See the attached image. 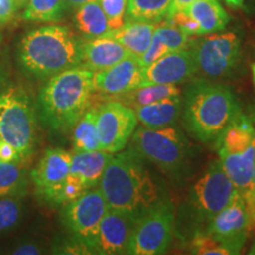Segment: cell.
Instances as JSON below:
<instances>
[{
	"label": "cell",
	"mask_w": 255,
	"mask_h": 255,
	"mask_svg": "<svg viewBox=\"0 0 255 255\" xmlns=\"http://www.w3.org/2000/svg\"><path fill=\"white\" fill-rule=\"evenodd\" d=\"M219 163L244 195L250 190L255 159V127L251 119L240 114L219 136Z\"/></svg>",
	"instance_id": "5b68a950"
},
{
	"label": "cell",
	"mask_w": 255,
	"mask_h": 255,
	"mask_svg": "<svg viewBox=\"0 0 255 255\" xmlns=\"http://www.w3.org/2000/svg\"><path fill=\"white\" fill-rule=\"evenodd\" d=\"M156 24L128 19L122 27L110 31L107 36L117 40L130 56L139 58L150 45Z\"/></svg>",
	"instance_id": "ffe728a7"
},
{
	"label": "cell",
	"mask_w": 255,
	"mask_h": 255,
	"mask_svg": "<svg viewBox=\"0 0 255 255\" xmlns=\"http://www.w3.org/2000/svg\"><path fill=\"white\" fill-rule=\"evenodd\" d=\"M113 154L104 150L75 152L71 157L70 174L81 180L87 189L97 187Z\"/></svg>",
	"instance_id": "d6986e66"
},
{
	"label": "cell",
	"mask_w": 255,
	"mask_h": 255,
	"mask_svg": "<svg viewBox=\"0 0 255 255\" xmlns=\"http://www.w3.org/2000/svg\"><path fill=\"white\" fill-rule=\"evenodd\" d=\"M107 15L110 31L122 27L128 20V0H98Z\"/></svg>",
	"instance_id": "d6a6232c"
},
{
	"label": "cell",
	"mask_w": 255,
	"mask_h": 255,
	"mask_svg": "<svg viewBox=\"0 0 255 255\" xmlns=\"http://www.w3.org/2000/svg\"><path fill=\"white\" fill-rule=\"evenodd\" d=\"M197 72L209 79L228 76L241 58V39L235 32H215L194 39L190 46Z\"/></svg>",
	"instance_id": "9c48e42d"
},
{
	"label": "cell",
	"mask_w": 255,
	"mask_h": 255,
	"mask_svg": "<svg viewBox=\"0 0 255 255\" xmlns=\"http://www.w3.org/2000/svg\"><path fill=\"white\" fill-rule=\"evenodd\" d=\"M36 107L23 88L9 85L0 91V139L12 145L21 159L36 145Z\"/></svg>",
	"instance_id": "8992f818"
},
{
	"label": "cell",
	"mask_w": 255,
	"mask_h": 255,
	"mask_svg": "<svg viewBox=\"0 0 255 255\" xmlns=\"http://www.w3.org/2000/svg\"><path fill=\"white\" fill-rule=\"evenodd\" d=\"M143 83V68L133 56L124 58L109 69L95 72V91L107 96H117L132 90Z\"/></svg>",
	"instance_id": "e0dca14e"
},
{
	"label": "cell",
	"mask_w": 255,
	"mask_h": 255,
	"mask_svg": "<svg viewBox=\"0 0 255 255\" xmlns=\"http://www.w3.org/2000/svg\"><path fill=\"white\" fill-rule=\"evenodd\" d=\"M28 0H13L14 5H15V8L19 9V8H23L26 6Z\"/></svg>",
	"instance_id": "ee69618b"
},
{
	"label": "cell",
	"mask_w": 255,
	"mask_h": 255,
	"mask_svg": "<svg viewBox=\"0 0 255 255\" xmlns=\"http://www.w3.org/2000/svg\"><path fill=\"white\" fill-rule=\"evenodd\" d=\"M167 21L169 24L174 25L177 28H180L181 31L188 34L190 37L201 36V30L199 24L196 23V20H194L189 14H187L184 11H177L175 13L168 15Z\"/></svg>",
	"instance_id": "836d02e7"
},
{
	"label": "cell",
	"mask_w": 255,
	"mask_h": 255,
	"mask_svg": "<svg viewBox=\"0 0 255 255\" xmlns=\"http://www.w3.org/2000/svg\"><path fill=\"white\" fill-rule=\"evenodd\" d=\"M171 0H128V19L158 24L167 18Z\"/></svg>",
	"instance_id": "4316f807"
},
{
	"label": "cell",
	"mask_w": 255,
	"mask_h": 255,
	"mask_svg": "<svg viewBox=\"0 0 255 255\" xmlns=\"http://www.w3.org/2000/svg\"><path fill=\"white\" fill-rule=\"evenodd\" d=\"M225 1L233 8H242L245 5V0H225Z\"/></svg>",
	"instance_id": "b9f144b4"
},
{
	"label": "cell",
	"mask_w": 255,
	"mask_h": 255,
	"mask_svg": "<svg viewBox=\"0 0 255 255\" xmlns=\"http://www.w3.org/2000/svg\"><path fill=\"white\" fill-rule=\"evenodd\" d=\"M108 203L100 188H91L68 205L63 206L62 221L73 237L94 252V242L101 221L108 212ZM95 254V252H94Z\"/></svg>",
	"instance_id": "8fae6325"
},
{
	"label": "cell",
	"mask_w": 255,
	"mask_h": 255,
	"mask_svg": "<svg viewBox=\"0 0 255 255\" xmlns=\"http://www.w3.org/2000/svg\"><path fill=\"white\" fill-rule=\"evenodd\" d=\"M68 6L65 0H28L23 18L28 21L55 23L63 18Z\"/></svg>",
	"instance_id": "83f0119b"
},
{
	"label": "cell",
	"mask_w": 255,
	"mask_h": 255,
	"mask_svg": "<svg viewBox=\"0 0 255 255\" xmlns=\"http://www.w3.org/2000/svg\"><path fill=\"white\" fill-rule=\"evenodd\" d=\"M27 184L26 171L18 162L0 161V197L25 196Z\"/></svg>",
	"instance_id": "484cf974"
},
{
	"label": "cell",
	"mask_w": 255,
	"mask_h": 255,
	"mask_svg": "<svg viewBox=\"0 0 255 255\" xmlns=\"http://www.w3.org/2000/svg\"><path fill=\"white\" fill-rule=\"evenodd\" d=\"M253 78H254V83H255V64L253 65Z\"/></svg>",
	"instance_id": "bcb514c9"
},
{
	"label": "cell",
	"mask_w": 255,
	"mask_h": 255,
	"mask_svg": "<svg viewBox=\"0 0 255 255\" xmlns=\"http://www.w3.org/2000/svg\"><path fill=\"white\" fill-rule=\"evenodd\" d=\"M95 72L83 64L50 77L37 100L38 116L55 132L71 130L90 107Z\"/></svg>",
	"instance_id": "7a4b0ae2"
},
{
	"label": "cell",
	"mask_w": 255,
	"mask_h": 255,
	"mask_svg": "<svg viewBox=\"0 0 255 255\" xmlns=\"http://www.w3.org/2000/svg\"><path fill=\"white\" fill-rule=\"evenodd\" d=\"M130 53L109 36L92 38L82 43V63L94 72L103 71L129 57Z\"/></svg>",
	"instance_id": "ac0fdd59"
},
{
	"label": "cell",
	"mask_w": 255,
	"mask_h": 255,
	"mask_svg": "<svg viewBox=\"0 0 255 255\" xmlns=\"http://www.w3.org/2000/svg\"><path fill=\"white\" fill-rule=\"evenodd\" d=\"M0 161L2 162H20L21 157L12 145L0 139Z\"/></svg>",
	"instance_id": "74e56055"
},
{
	"label": "cell",
	"mask_w": 255,
	"mask_h": 255,
	"mask_svg": "<svg viewBox=\"0 0 255 255\" xmlns=\"http://www.w3.org/2000/svg\"><path fill=\"white\" fill-rule=\"evenodd\" d=\"M24 196L0 197V237L20 225L24 216Z\"/></svg>",
	"instance_id": "f1b7e54d"
},
{
	"label": "cell",
	"mask_w": 255,
	"mask_h": 255,
	"mask_svg": "<svg viewBox=\"0 0 255 255\" xmlns=\"http://www.w3.org/2000/svg\"><path fill=\"white\" fill-rule=\"evenodd\" d=\"M238 189L219 161L212 162L189 193V203L199 221L209 222L233 200Z\"/></svg>",
	"instance_id": "30bf717a"
},
{
	"label": "cell",
	"mask_w": 255,
	"mask_h": 255,
	"mask_svg": "<svg viewBox=\"0 0 255 255\" xmlns=\"http://www.w3.org/2000/svg\"><path fill=\"white\" fill-rule=\"evenodd\" d=\"M154 34L159 38V40L168 47L170 52L189 49L194 41L193 37L188 36L180 28L169 24L168 21H164L163 24H156Z\"/></svg>",
	"instance_id": "f546056e"
},
{
	"label": "cell",
	"mask_w": 255,
	"mask_h": 255,
	"mask_svg": "<svg viewBox=\"0 0 255 255\" xmlns=\"http://www.w3.org/2000/svg\"><path fill=\"white\" fill-rule=\"evenodd\" d=\"M194 1H196V0H171L170 8H169L168 15L173 14L177 11H182V9L186 8L187 6L193 4ZM168 15H167V17H168Z\"/></svg>",
	"instance_id": "ab89813d"
},
{
	"label": "cell",
	"mask_w": 255,
	"mask_h": 255,
	"mask_svg": "<svg viewBox=\"0 0 255 255\" xmlns=\"http://www.w3.org/2000/svg\"><path fill=\"white\" fill-rule=\"evenodd\" d=\"M181 100V96H178L136 108L137 121L145 128L175 127L182 113Z\"/></svg>",
	"instance_id": "44dd1931"
},
{
	"label": "cell",
	"mask_w": 255,
	"mask_h": 255,
	"mask_svg": "<svg viewBox=\"0 0 255 255\" xmlns=\"http://www.w3.org/2000/svg\"><path fill=\"white\" fill-rule=\"evenodd\" d=\"M7 69H6L4 57H2L1 49H0V82H4L5 79L7 78Z\"/></svg>",
	"instance_id": "60d3db41"
},
{
	"label": "cell",
	"mask_w": 255,
	"mask_h": 255,
	"mask_svg": "<svg viewBox=\"0 0 255 255\" xmlns=\"http://www.w3.org/2000/svg\"><path fill=\"white\" fill-rule=\"evenodd\" d=\"M17 59L27 77L50 78L82 63V41L68 26L46 25L25 34Z\"/></svg>",
	"instance_id": "3957f363"
},
{
	"label": "cell",
	"mask_w": 255,
	"mask_h": 255,
	"mask_svg": "<svg viewBox=\"0 0 255 255\" xmlns=\"http://www.w3.org/2000/svg\"><path fill=\"white\" fill-rule=\"evenodd\" d=\"M44 248L37 241L33 240H25L19 242V244L12 251L9 252L14 255H37L43 253Z\"/></svg>",
	"instance_id": "d590c367"
},
{
	"label": "cell",
	"mask_w": 255,
	"mask_h": 255,
	"mask_svg": "<svg viewBox=\"0 0 255 255\" xmlns=\"http://www.w3.org/2000/svg\"><path fill=\"white\" fill-rule=\"evenodd\" d=\"M88 189L84 187V184L81 182V180L73 175L69 174L68 177L65 178L62 186L57 190L56 195L53 196L52 201H51L50 206L52 207H59L65 206L68 203L72 202L76 199H78L83 193H85Z\"/></svg>",
	"instance_id": "1f68e13d"
},
{
	"label": "cell",
	"mask_w": 255,
	"mask_h": 255,
	"mask_svg": "<svg viewBox=\"0 0 255 255\" xmlns=\"http://www.w3.org/2000/svg\"><path fill=\"white\" fill-rule=\"evenodd\" d=\"M244 197L246 201L248 214H250L251 233L255 234V191H247L244 194Z\"/></svg>",
	"instance_id": "f35d334b"
},
{
	"label": "cell",
	"mask_w": 255,
	"mask_h": 255,
	"mask_svg": "<svg viewBox=\"0 0 255 255\" xmlns=\"http://www.w3.org/2000/svg\"><path fill=\"white\" fill-rule=\"evenodd\" d=\"M55 253L59 254H94L91 248L78 238L72 237L64 240L59 246L53 248Z\"/></svg>",
	"instance_id": "e575fe53"
},
{
	"label": "cell",
	"mask_w": 255,
	"mask_h": 255,
	"mask_svg": "<svg viewBox=\"0 0 255 255\" xmlns=\"http://www.w3.org/2000/svg\"><path fill=\"white\" fill-rule=\"evenodd\" d=\"M197 73V66L193 52L189 49L173 51L143 68V83L178 84L189 81Z\"/></svg>",
	"instance_id": "2e32d148"
},
{
	"label": "cell",
	"mask_w": 255,
	"mask_h": 255,
	"mask_svg": "<svg viewBox=\"0 0 255 255\" xmlns=\"http://www.w3.org/2000/svg\"><path fill=\"white\" fill-rule=\"evenodd\" d=\"M137 123L135 110L122 102L113 101L97 107L96 127L101 150L110 154L122 151L131 138Z\"/></svg>",
	"instance_id": "7c38bea8"
},
{
	"label": "cell",
	"mask_w": 255,
	"mask_h": 255,
	"mask_svg": "<svg viewBox=\"0 0 255 255\" xmlns=\"http://www.w3.org/2000/svg\"><path fill=\"white\" fill-rule=\"evenodd\" d=\"M182 11L196 20L201 36L223 31L229 23V15L219 0H196Z\"/></svg>",
	"instance_id": "7402d4cb"
},
{
	"label": "cell",
	"mask_w": 255,
	"mask_h": 255,
	"mask_svg": "<svg viewBox=\"0 0 255 255\" xmlns=\"http://www.w3.org/2000/svg\"><path fill=\"white\" fill-rule=\"evenodd\" d=\"M207 233L219 239L231 255L240 254L251 234V221L246 201L238 191L227 206L208 222Z\"/></svg>",
	"instance_id": "4fadbf2b"
},
{
	"label": "cell",
	"mask_w": 255,
	"mask_h": 255,
	"mask_svg": "<svg viewBox=\"0 0 255 255\" xmlns=\"http://www.w3.org/2000/svg\"><path fill=\"white\" fill-rule=\"evenodd\" d=\"M72 155L60 148L47 149L37 167L31 171V180L37 196L50 205L57 190L70 174Z\"/></svg>",
	"instance_id": "5bb4252c"
},
{
	"label": "cell",
	"mask_w": 255,
	"mask_h": 255,
	"mask_svg": "<svg viewBox=\"0 0 255 255\" xmlns=\"http://www.w3.org/2000/svg\"><path fill=\"white\" fill-rule=\"evenodd\" d=\"M248 191H255V159H254V167H253V176H252V183H251L250 190Z\"/></svg>",
	"instance_id": "f6af8a7d"
},
{
	"label": "cell",
	"mask_w": 255,
	"mask_h": 255,
	"mask_svg": "<svg viewBox=\"0 0 255 255\" xmlns=\"http://www.w3.org/2000/svg\"><path fill=\"white\" fill-rule=\"evenodd\" d=\"M96 115H97V108H89L73 126L72 148L75 152L101 149L97 127H96Z\"/></svg>",
	"instance_id": "d4e9b609"
},
{
	"label": "cell",
	"mask_w": 255,
	"mask_h": 255,
	"mask_svg": "<svg viewBox=\"0 0 255 255\" xmlns=\"http://www.w3.org/2000/svg\"><path fill=\"white\" fill-rule=\"evenodd\" d=\"M73 21L77 30L88 39L107 36L110 32L107 15L102 9L98 0L85 2L77 7Z\"/></svg>",
	"instance_id": "cb8c5ba5"
},
{
	"label": "cell",
	"mask_w": 255,
	"mask_h": 255,
	"mask_svg": "<svg viewBox=\"0 0 255 255\" xmlns=\"http://www.w3.org/2000/svg\"><path fill=\"white\" fill-rule=\"evenodd\" d=\"M181 96V89L176 84H162V83H151L142 84L126 94L117 96L120 102L135 110L136 108L148 105L155 102L167 100L171 97Z\"/></svg>",
	"instance_id": "603a6c76"
},
{
	"label": "cell",
	"mask_w": 255,
	"mask_h": 255,
	"mask_svg": "<svg viewBox=\"0 0 255 255\" xmlns=\"http://www.w3.org/2000/svg\"><path fill=\"white\" fill-rule=\"evenodd\" d=\"M190 253L197 255H231L228 248L209 233H199L191 240Z\"/></svg>",
	"instance_id": "4dcf8cb0"
},
{
	"label": "cell",
	"mask_w": 255,
	"mask_h": 255,
	"mask_svg": "<svg viewBox=\"0 0 255 255\" xmlns=\"http://www.w3.org/2000/svg\"><path fill=\"white\" fill-rule=\"evenodd\" d=\"M137 216L122 210L108 209L94 242L95 254H127Z\"/></svg>",
	"instance_id": "9a60e30c"
},
{
	"label": "cell",
	"mask_w": 255,
	"mask_h": 255,
	"mask_svg": "<svg viewBox=\"0 0 255 255\" xmlns=\"http://www.w3.org/2000/svg\"><path fill=\"white\" fill-rule=\"evenodd\" d=\"M108 208L138 218L159 200L161 190L143 159L129 149L113 154L98 184Z\"/></svg>",
	"instance_id": "6da1fadb"
},
{
	"label": "cell",
	"mask_w": 255,
	"mask_h": 255,
	"mask_svg": "<svg viewBox=\"0 0 255 255\" xmlns=\"http://www.w3.org/2000/svg\"><path fill=\"white\" fill-rule=\"evenodd\" d=\"M252 122H253L254 127H255V113H254V116H253V120H252Z\"/></svg>",
	"instance_id": "7dc6e473"
},
{
	"label": "cell",
	"mask_w": 255,
	"mask_h": 255,
	"mask_svg": "<svg viewBox=\"0 0 255 255\" xmlns=\"http://www.w3.org/2000/svg\"><path fill=\"white\" fill-rule=\"evenodd\" d=\"M182 109L188 131L201 142L216 141L241 114L234 92L210 81H197L187 88Z\"/></svg>",
	"instance_id": "277c9868"
},
{
	"label": "cell",
	"mask_w": 255,
	"mask_h": 255,
	"mask_svg": "<svg viewBox=\"0 0 255 255\" xmlns=\"http://www.w3.org/2000/svg\"><path fill=\"white\" fill-rule=\"evenodd\" d=\"M66 4L69 6H72V7H79V6L85 4V2L92 1V0H65Z\"/></svg>",
	"instance_id": "7bdbcfd3"
},
{
	"label": "cell",
	"mask_w": 255,
	"mask_h": 255,
	"mask_svg": "<svg viewBox=\"0 0 255 255\" xmlns=\"http://www.w3.org/2000/svg\"><path fill=\"white\" fill-rule=\"evenodd\" d=\"M174 208L169 201L159 200L137 218L127 254L159 255L167 252L173 237Z\"/></svg>",
	"instance_id": "ba28073f"
},
{
	"label": "cell",
	"mask_w": 255,
	"mask_h": 255,
	"mask_svg": "<svg viewBox=\"0 0 255 255\" xmlns=\"http://www.w3.org/2000/svg\"><path fill=\"white\" fill-rule=\"evenodd\" d=\"M17 8L13 0H0V25H6L14 17Z\"/></svg>",
	"instance_id": "8d00e7d4"
},
{
	"label": "cell",
	"mask_w": 255,
	"mask_h": 255,
	"mask_svg": "<svg viewBox=\"0 0 255 255\" xmlns=\"http://www.w3.org/2000/svg\"><path fill=\"white\" fill-rule=\"evenodd\" d=\"M131 150L164 173L180 170L189 155V143L175 127L137 128L131 136Z\"/></svg>",
	"instance_id": "52a82bcc"
}]
</instances>
